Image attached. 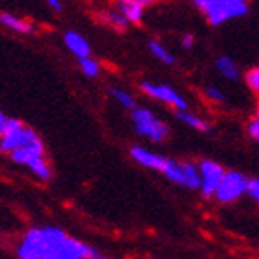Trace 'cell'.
I'll use <instances>...</instances> for the list:
<instances>
[{"label":"cell","instance_id":"1","mask_svg":"<svg viewBox=\"0 0 259 259\" xmlns=\"http://www.w3.org/2000/svg\"><path fill=\"white\" fill-rule=\"evenodd\" d=\"M21 259H98L102 257L97 248L81 243L80 239L56 226L30 228L17 246Z\"/></svg>","mask_w":259,"mask_h":259},{"label":"cell","instance_id":"2","mask_svg":"<svg viewBox=\"0 0 259 259\" xmlns=\"http://www.w3.org/2000/svg\"><path fill=\"white\" fill-rule=\"evenodd\" d=\"M196 10L205 17L211 26H221L224 22L244 17L250 10L248 0H191Z\"/></svg>","mask_w":259,"mask_h":259},{"label":"cell","instance_id":"3","mask_svg":"<svg viewBox=\"0 0 259 259\" xmlns=\"http://www.w3.org/2000/svg\"><path fill=\"white\" fill-rule=\"evenodd\" d=\"M10 157L15 163L26 167L30 172L39 178L41 182H49L52 180V167L45 157V143H37V145H30L24 148H17L10 154Z\"/></svg>","mask_w":259,"mask_h":259},{"label":"cell","instance_id":"4","mask_svg":"<svg viewBox=\"0 0 259 259\" xmlns=\"http://www.w3.org/2000/svg\"><path fill=\"white\" fill-rule=\"evenodd\" d=\"M37 143H41L37 132L19 119L8 120L4 132L0 135V150L4 154H11L17 148H24L30 145H37Z\"/></svg>","mask_w":259,"mask_h":259},{"label":"cell","instance_id":"5","mask_svg":"<svg viewBox=\"0 0 259 259\" xmlns=\"http://www.w3.org/2000/svg\"><path fill=\"white\" fill-rule=\"evenodd\" d=\"M132 122H134V130L137 134L154 141V143H161L170 134V128H168L167 122L156 117L150 109L146 108L137 106L135 109H132Z\"/></svg>","mask_w":259,"mask_h":259},{"label":"cell","instance_id":"6","mask_svg":"<svg viewBox=\"0 0 259 259\" xmlns=\"http://www.w3.org/2000/svg\"><path fill=\"white\" fill-rule=\"evenodd\" d=\"M246 189H248V178L243 172L228 170V172H224V178L221 180V184L217 187L215 198L221 204H233L243 194H246Z\"/></svg>","mask_w":259,"mask_h":259},{"label":"cell","instance_id":"7","mask_svg":"<svg viewBox=\"0 0 259 259\" xmlns=\"http://www.w3.org/2000/svg\"><path fill=\"white\" fill-rule=\"evenodd\" d=\"M141 91L146 93V97L154 98V100H157V102H161V104H167V106L174 108L176 111H182V109L189 108L187 100H185L174 87L165 85V83L143 81V83H141Z\"/></svg>","mask_w":259,"mask_h":259},{"label":"cell","instance_id":"8","mask_svg":"<svg viewBox=\"0 0 259 259\" xmlns=\"http://www.w3.org/2000/svg\"><path fill=\"white\" fill-rule=\"evenodd\" d=\"M200 168V193L204 194L205 198H213L217 193V187L221 184V180L224 178V167L221 163L213 161V159H204L198 163Z\"/></svg>","mask_w":259,"mask_h":259},{"label":"cell","instance_id":"9","mask_svg":"<svg viewBox=\"0 0 259 259\" xmlns=\"http://www.w3.org/2000/svg\"><path fill=\"white\" fill-rule=\"evenodd\" d=\"M130 157H132L135 163H139L141 167L148 168V170H156V172L163 174V176H165V172H167L168 167H170V163H172V159H168V157H165V156H159V154L148 150L145 146H132V148H130Z\"/></svg>","mask_w":259,"mask_h":259},{"label":"cell","instance_id":"10","mask_svg":"<svg viewBox=\"0 0 259 259\" xmlns=\"http://www.w3.org/2000/svg\"><path fill=\"white\" fill-rule=\"evenodd\" d=\"M63 43L70 54L76 56L78 60H80V58H85V56H91V45H89V41H87L81 33L74 32V30L65 32Z\"/></svg>","mask_w":259,"mask_h":259},{"label":"cell","instance_id":"11","mask_svg":"<svg viewBox=\"0 0 259 259\" xmlns=\"http://www.w3.org/2000/svg\"><path fill=\"white\" fill-rule=\"evenodd\" d=\"M0 24L6 26L8 30H13L17 33H24V35H30V33L35 32V26L32 22H28L26 19H21V17L13 15V13H0Z\"/></svg>","mask_w":259,"mask_h":259},{"label":"cell","instance_id":"12","mask_svg":"<svg viewBox=\"0 0 259 259\" xmlns=\"http://www.w3.org/2000/svg\"><path fill=\"white\" fill-rule=\"evenodd\" d=\"M117 10L130 21V24H139L145 17V6L137 4L134 0H117Z\"/></svg>","mask_w":259,"mask_h":259},{"label":"cell","instance_id":"13","mask_svg":"<svg viewBox=\"0 0 259 259\" xmlns=\"http://www.w3.org/2000/svg\"><path fill=\"white\" fill-rule=\"evenodd\" d=\"M100 17H102V21L106 22L108 26H111L113 30H117V32H124V30H128V26H130V21L120 13L119 10L104 11Z\"/></svg>","mask_w":259,"mask_h":259},{"label":"cell","instance_id":"14","mask_svg":"<svg viewBox=\"0 0 259 259\" xmlns=\"http://www.w3.org/2000/svg\"><path fill=\"white\" fill-rule=\"evenodd\" d=\"M215 67H217V70L224 76V78H228V80H232V81L239 80V67L232 58H228V56H221V58H217Z\"/></svg>","mask_w":259,"mask_h":259},{"label":"cell","instance_id":"15","mask_svg":"<svg viewBox=\"0 0 259 259\" xmlns=\"http://www.w3.org/2000/svg\"><path fill=\"white\" fill-rule=\"evenodd\" d=\"M176 117H178V120H182L184 124H187L189 128L196 130V132H209V124H207V120L200 119L198 115L189 113L187 109H182V111H178V113H176Z\"/></svg>","mask_w":259,"mask_h":259},{"label":"cell","instance_id":"16","mask_svg":"<svg viewBox=\"0 0 259 259\" xmlns=\"http://www.w3.org/2000/svg\"><path fill=\"white\" fill-rule=\"evenodd\" d=\"M109 95H111L122 108L130 109V111L137 108V100H135V97L132 95V93L126 91V89H120V87H109Z\"/></svg>","mask_w":259,"mask_h":259},{"label":"cell","instance_id":"17","mask_svg":"<svg viewBox=\"0 0 259 259\" xmlns=\"http://www.w3.org/2000/svg\"><path fill=\"white\" fill-rule=\"evenodd\" d=\"M148 49H150L152 56H154L156 60L161 61V63H165V65L176 63V58L170 54V50H168L165 45L159 43V41H150V43H148Z\"/></svg>","mask_w":259,"mask_h":259},{"label":"cell","instance_id":"18","mask_svg":"<svg viewBox=\"0 0 259 259\" xmlns=\"http://www.w3.org/2000/svg\"><path fill=\"white\" fill-rule=\"evenodd\" d=\"M78 63H80L81 74L87 76V78H97L98 72H100V63H98L97 60H93L91 56L80 58V60H78Z\"/></svg>","mask_w":259,"mask_h":259},{"label":"cell","instance_id":"19","mask_svg":"<svg viewBox=\"0 0 259 259\" xmlns=\"http://www.w3.org/2000/svg\"><path fill=\"white\" fill-rule=\"evenodd\" d=\"M204 95H205V98L213 104H224L226 102V97H224V93H222L219 87H213V85L205 87Z\"/></svg>","mask_w":259,"mask_h":259},{"label":"cell","instance_id":"20","mask_svg":"<svg viewBox=\"0 0 259 259\" xmlns=\"http://www.w3.org/2000/svg\"><path fill=\"white\" fill-rule=\"evenodd\" d=\"M244 81H246V85H248L252 91L259 95V67L250 69L248 72L244 74Z\"/></svg>","mask_w":259,"mask_h":259},{"label":"cell","instance_id":"21","mask_svg":"<svg viewBox=\"0 0 259 259\" xmlns=\"http://www.w3.org/2000/svg\"><path fill=\"white\" fill-rule=\"evenodd\" d=\"M246 194H248L254 202H257L259 204V178L248 180V189H246Z\"/></svg>","mask_w":259,"mask_h":259},{"label":"cell","instance_id":"22","mask_svg":"<svg viewBox=\"0 0 259 259\" xmlns=\"http://www.w3.org/2000/svg\"><path fill=\"white\" fill-rule=\"evenodd\" d=\"M246 132H248L250 137H252V139L259 145V119L257 117H254V119L250 120L248 126H246Z\"/></svg>","mask_w":259,"mask_h":259},{"label":"cell","instance_id":"23","mask_svg":"<svg viewBox=\"0 0 259 259\" xmlns=\"http://www.w3.org/2000/svg\"><path fill=\"white\" fill-rule=\"evenodd\" d=\"M193 47H194V37L191 35V33H185L184 37H182V49L191 50Z\"/></svg>","mask_w":259,"mask_h":259},{"label":"cell","instance_id":"24","mask_svg":"<svg viewBox=\"0 0 259 259\" xmlns=\"http://www.w3.org/2000/svg\"><path fill=\"white\" fill-rule=\"evenodd\" d=\"M47 4L52 8V10H56V11H61V0H45Z\"/></svg>","mask_w":259,"mask_h":259},{"label":"cell","instance_id":"25","mask_svg":"<svg viewBox=\"0 0 259 259\" xmlns=\"http://www.w3.org/2000/svg\"><path fill=\"white\" fill-rule=\"evenodd\" d=\"M8 120H10V117L0 111V135H2V132H4L6 124H8Z\"/></svg>","mask_w":259,"mask_h":259},{"label":"cell","instance_id":"26","mask_svg":"<svg viewBox=\"0 0 259 259\" xmlns=\"http://www.w3.org/2000/svg\"><path fill=\"white\" fill-rule=\"evenodd\" d=\"M134 2H137V4L145 6V8H150V6L156 4V0H134Z\"/></svg>","mask_w":259,"mask_h":259},{"label":"cell","instance_id":"27","mask_svg":"<svg viewBox=\"0 0 259 259\" xmlns=\"http://www.w3.org/2000/svg\"><path fill=\"white\" fill-rule=\"evenodd\" d=\"M255 117L259 119V104H257V108H255Z\"/></svg>","mask_w":259,"mask_h":259}]
</instances>
